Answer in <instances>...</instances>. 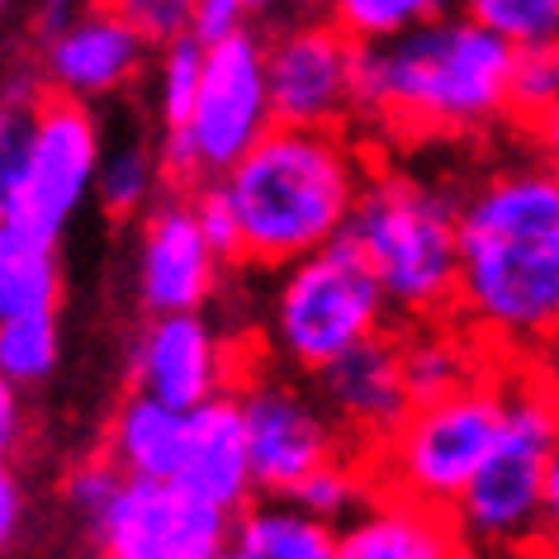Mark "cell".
<instances>
[{"instance_id":"1","label":"cell","mask_w":559,"mask_h":559,"mask_svg":"<svg viewBox=\"0 0 559 559\" xmlns=\"http://www.w3.org/2000/svg\"><path fill=\"white\" fill-rule=\"evenodd\" d=\"M455 318L502 360H550L559 346V171L531 152L460 190Z\"/></svg>"},{"instance_id":"2","label":"cell","mask_w":559,"mask_h":559,"mask_svg":"<svg viewBox=\"0 0 559 559\" xmlns=\"http://www.w3.org/2000/svg\"><path fill=\"white\" fill-rule=\"evenodd\" d=\"M512 48L465 10H445L360 58V123L374 152L469 147L512 129Z\"/></svg>"},{"instance_id":"3","label":"cell","mask_w":559,"mask_h":559,"mask_svg":"<svg viewBox=\"0 0 559 559\" xmlns=\"http://www.w3.org/2000/svg\"><path fill=\"white\" fill-rule=\"evenodd\" d=\"M374 152L352 129L275 123L233 171L214 180L237 237V271H285L352 233Z\"/></svg>"},{"instance_id":"4","label":"cell","mask_w":559,"mask_h":559,"mask_svg":"<svg viewBox=\"0 0 559 559\" xmlns=\"http://www.w3.org/2000/svg\"><path fill=\"white\" fill-rule=\"evenodd\" d=\"M105 129L91 105L48 91L29 67L10 76L0 123V242L58 247L81 204L95 200Z\"/></svg>"},{"instance_id":"5","label":"cell","mask_w":559,"mask_h":559,"mask_svg":"<svg viewBox=\"0 0 559 559\" xmlns=\"http://www.w3.org/2000/svg\"><path fill=\"white\" fill-rule=\"evenodd\" d=\"M346 237L374 265L399 323L455 318L460 190L399 162L394 152H380Z\"/></svg>"},{"instance_id":"6","label":"cell","mask_w":559,"mask_h":559,"mask_svg":"<svg viewBox=\"0 0 559 559\" xmlns=\"http://www.w3.org/2000/svg\"><path fill=\"white\" fill-rule=\"evenodd\" d=\"M559 451V370L502 360V431L484 469L451 508L460 540L484 559L545 536V484Z\"/></svg>"},{"instance_id":"7","label":"cell","mask_w":559,"mask_h":559,"mask_svg":"<svg viewBox=\"0 0 559 559\" xmlns=\"http://www.w3.org/2000/svg\"><path fill=\"white\" fill-rule=\"evenodd\" d=\"M399 328L380 275L352 237L275 271L261 313V356L313 380L332 360Z\"/></svg>"},{"instance_id":"8","label":"cell","mask_w":559,"mask_h":559,"mask_svg":"<svg viewBox=\"0 0 559 559\" xmlns=\"http://www.w3.org/2000/svg\"><path fill=\"white\" fill-rule=\"evenodd\" d=\"M275 129L271 76H265V29H233L204 44V81L186 129L157 133L166 186L204 190L233 171Z\"/></svg>"},{"instance_id":"9","label":"cell","mask_w":559,"mask_h":559,"mask_svg":"<svg viewBox=\"0 0 559 559\" xmlns=\"http://www.w3.org/2000/svg\"><path fill=\"white\" fill-rule=\"evenodd\" d=\"M502 431V366L460 394L413 403V413L370 451L374 479L389 493L451 512L484 469Z\"/></svg>"},{"instance_id":"10","label":"cell","mask_w":559,"mask_h":559,"mask_svg":"<svg viewBox=\"0 0 559 559\" xmlns=\"http://www.w3.org/2000/svg\"><path fill=\"white\" fill-rule=\"evenodd\" d=\"M237 403H242L247 417L251 465H257L261 493L285 498L289 488L304 484L313 469H323L328 460L356 451L337 427V417L328 413V403L318 399V389L304 384V374L271 366L265 356L237 384Z\"/></svg>"},{"instance_id":"11","label":"cell","mask_w":559,"mask_h":559,"mask_svg":"<svg viewBox=\"0 0 559 559\" xmlns=\"http://www.w3.org/2000/svg\"><path fill=\"white\" fill-rule=\"evenodd\" d=\"M360 58H366V48L352 44L318 10L265 29V76H271L275 123L356 133Z\"/></svg>"},{"instance_id":"12","label":"cell","mask_w":559,"mask_h":559,"mask_svg":"<svg viewBox=\"0 0 559 559\" xmlns=\"http://www.w3.org/2000/svg\"><path fill=\"white\" fill-rule=\"evenodd\" d=\"M257 360L261 346L228 337L204 309L147 313L143 332L129 346V389L176 408H200V403L237 394Z\"/></svg>"},{"instance_id":"13","label":"cell","mask_w":559,"mask_h":559,"mask_svg":"<svg viewBox=\"0 0 559 559\" xmlns=\"http://www.w3.org/2000/svg\"><path fill=\"white\" fill-rule=\"evenodd\" d=\"M237 516L176 479H123L91 522L100 559H218L233 550Z\"/></svg>"},{"instance_id":"14","label":"cell","mask_w":559,"mask_h":559,"mask_svg":"<svg viewBox=\"0 0 559 559\" xmlns=\"http://www.w3.org/2000/svg\"><path fill=\"white\" fill-rule=\"evenodd\" d=\"M233 261L223 257L200 218L194 190H166L138 218L133 289L143 313H194L209 309L228 285Z\"/></svg>"},{"instance_id":"15","label":"cell","mask_w":559,"mask_h":559,"mask_svg":"<svg viewBox=\"0 0 559 559\" xmlns=\"http://www.w3.org/2000/svg\"><path fill=\"white\" fill-rule=\"evenodd\" d=\"M62 261L48 242H0V374L29 389L62 356Z\"/></svg>"},{"instance_id":"16","label":"cell","mask_w":559,"mask_h":559,"mask_svg":"<svg viewBox=\"0 0 559 559\" xmlns=\"http://www.w3.org/2000/svg\"><path fill=\"white\" fill-rule=\"evenodd\" d=\"M152 58H157V48H147L115 10L95 0L58 34L38 38L34 72L48 91L67 95V100L105 105L152 76Z\"/></svg>"},{"instance_id":"17","label":"cell","mask_w":559,"mask_h":559,"mask_svg":"<svg viewBox=\"0 0 559 559\" xmlns=\"http://www.w3.org/2000/svg\"><path fill=\"white\" fill-rule=\"evenodd\" d=\"M309 384L318 389V399L328 403V413L337 417V427L346 431V441L356 451H374L413 413V394L408 380H403L399 328L384 332V337H370L342 360H332Z\"/></svg>"},{"instance_id":"18","label":"cell","mask_w":559,"mask_h":559,"mask_svg":"<svg viewBox=\"0 0 559 559\" xmlns=\"http://www.w3.org/2000/svg\"><path fill=\"white\" fill-rule=\"evenodd\" d=\"M176 484L190 493L209 498L223 512H242L247 502L261 498L257 488V465H251V437L237 394H223L214 403L190 408V431H186V455H180Z\"/></svg>"},{"instance_id":"19","label":"cell","mask_w":559,"mask_h":559,"mask_svg":"<svg viewBox=\"0 0 559 559\" xmlns=\"http://www.w3.org/2000/svg\"><path fill=\"white\" fill-rule=\"evenodd\" d=\"M460 550L465 540L451 512L389 488L342 526V559H455Z\"/></svg>"},{"instance_id":"20","label":"cell","mask_w":559,"mask_h":559,"mask_svg":"<svg viewBox=\"0 0 559 559\" xmlns=\"http://www.w3.org/2000/svg\"><path fill=\"white\" fill-rule=\"evenodd\" d=\"M403 346V380H408L413 403H431L445 394L488 380L502 356L484 346L460 318H431V323H399Z\"/></svg>"},{"instance_id":"21","label":"cell","mask_w":559,"mask_h":559,"mask_svg":"<svg viewBox=\"0 0 559 559\" xmlns=\"http://www.w3.org/2000/svg\"><path fill=\"white\" fill-rule=\"evenodd\" d=\"M186 431H190V408H176V403L129 389L119 399L115 417H109L100 451L129 479H176L180 455H186Z\"/></svg>"},{"instance_id":"22","label":"cell","mask_w":559,"mask_h":559,"mask_svg":"<svg viewBox=\"0 0 559 559\" xmlns=\"http://www.w3.org/2000/svg\"><path fill=\"white\" fill-rule=\"evenodd\" d=\"M233 550L247 559H342V526L304 512L295 498L261 493L237 512Z\"/></svg>"},{"instance_id":"23","label":"cell","mask_w":559,"mask_h":559,"mask_svg":"<svg viewBox=\"0 0 559 559\" xmlns=\"http://www.w3.org/2000/svg\"><path fill=\"white\" fill-rule=\"evenodd\" d=\"M166 190L171 186H166V166H162L157 143H147V138L105 143L100 176H95V204L105 209V218L138 223Z\"/></svg>"},{"instance_id":"24","label":"cell","mask_w":559,"mask_h":559,"mask_svg":"<svg viewBox=\"0 0 559 559\" xmlns=\"http://www.w3.org/2000/svg\"><path fill=\"white\" fill-rule=\"evenodd\" d=\"M313 10L337 24L352 44L380 48V44H394V38L423 29L427 20L445 15L451 0H313Z\"/></svg>"},{"instance_id":"25","label":"cell","mask_w":559,"mask_h":559,"mask_svg":"<svg viewBox=\"0 0 559 559\" xmlns=\"http://www.w3.org/2000/svg\"><path fill=\"white\" fill-rule=\"evenodd\" d=\"M374 493H380V479H374L370 451H342L323 469H313L304 484L289 488L285 498H295L304 512L323 516L332 526H346Z\"/></svg>"},{"instance_id":"26","label":"cell","mask_w":559,"mask_h":559,"mask_svg":"<svg viewBox=\"0 0 559 559\" xmlns=\"http://www.w3.org/2000/svg\"><path fill=\"white\" fill-rule=\"evenodd\" d=\"M200 81H204V38L190 34L171 48H157V58H152V115H157V133L186 129Z\"/></svg>"},{"instance_id":"27","label":"cell","mask_w":559,"mask_h":559,"mask_svg":"<svg viewBox=\"0 0 559 559\" xmlns=\"http://www.w3.org/2000/svg\"><path fill=\"white\" fill-rule=\"evenodd\" d=\"M460 10L508 48L559 44V0H460Z\"/></svg>"},{"instance_id":"28","label":"cell","mask_w":559,"mask_h":559,"mask_svg":"<svg viewBox=\"0 0 559 559\" xmlns=\"http://www.w3.org/2000/svg\"><path fill=\"white\" fill-rule=\"evenodd\" d=\"M512 133L540 119L545 109L559 100V44H536V48H512Z\"/></svg>"},{"instance_id":"29","label":"cell","mask_w":559,"mask_h":559,"mask_svg":"<svg viewBox=\"0 0 559 559\" xmlns=\"http://www.w3.org/2000/svg\"><path fill=\"white\" fill-rule=\"evenodd\" d=\"M313 0H200V24L194 38L214 44V38L233 34V29H275L285 20L309 15Z\"/></svg>"},{"instance_id":"30","label":"cell","mask_w":559,"mask_h":559,"mask_svg":"<svg viewBox=\"0 0 559 559\" xmlns=\"http://www.w3.org/2000/svg\"><path fill=\"white\" fill-rule=\"evenodd\" d=\"M147 48H171L194 34L200 24V0H100Z\"/></svg>"},{"instance_id":"31","label":"cell","mask_w":559,"mask_h":559,"mask_svg":"<svg viewBox=\"0 0 559 559\" xmlns=\"http://www.w3.org/2000/svg\"><path fill=\"white\" fill-rule=\"evenodd\" d=\"M123 479H129V474H123L115 460L100 451V455L76 460V465L62 474V498L72 502V512L91 526V522H100V512L109 508V502H115V493L123 488Z\"/></svg>"},{"instance_id":"32","label":"cell","mask_w":559,"mask_h":559,"mask_svg":"<svg viewBox=\"0 0 559 559\" xmlns=\"http://www.w3.org/2000/svg\"><path fill=\"white\" fill-rule=\"evenodd\" d=\"M516 138H522V147L536 162H545V166H555V171H559V100L545 109L540 119H531L526 129H516Z\"/></svg>"},{"instance_id":"33","label":"cell","mask_w":559,"mask_h":559,"mask_svg":"<svg viewBox=\"0 0 559 559\" xmlns=\"http://www.w3.org/2000/svg\"><path fill=\"white\" fill-rule=\"evenodd\" d=\"M24 516H29V488H24V479L15 469H5L0 474V540L5 545L15 540Z\"/></svg>"},{"instance_id":"34","label":"cell","mask_w":559,"mask_h":559,"mask_svg":"<svg viewBox=\"0 0 559 559\" xmlns=\"http://www.w3.org/2000/svg\"><path fill=\"white\" fill-rule=\"evenodd\" d=\"M86 5H95V0H38V10H34V38L58 34L62 24H72Z\"/></svg>"},{"instance_id":"35","label":"cell","mask_w":559,"mask_h":559,"mask_svg":"<svg viewBox=\"0 0 559 559\" xmlns=\"http://www.w3.org/2000/svg\"><path fill=\"white\" fill-rule=\"evenodd\" d=\"M20 427H24L20 389L0 380V445H5V455H15V451H20Z\"/></svg>"},{"instance_id":"36","label":"cell","mask_w":559,"mask_h":559,"mask_svg":"<svg viewBox=\"0 0 559 559\" xmlns=\"http://www.w3.org/2000/svg\"><path fill=\"white\" fill-rule=\"evenodd\" d=\"M545 536L559 540V451L550 460V484H545Z\"/></svg>"},{"instance_id":"37","label":"cell","mask_w":559,"mask_h":559,"mask_svg":"<svg viewBox=\"0 0 559 559\" xmlns=\"http://www.w3.org/2000/svg\"><path fill=\"white\" fill-rule=\"evenodd\" d=\"M498 559H559V540H555V536H536V540L516 545V550L498 555Z\"/></svg>"},{"instance_id":"38","label":"cell","mask_w":559,"mask_h":559,"mask_svg":"<svg viewBox=\"0 0 559 559\" xmlns=\"http://www.w3.org/2000/svg\"><path fill=\"white\" fill-rule=\"evenodd\" d=\"M455 559H484V555H479V550H469V545H465V550H460Z\"/></svg>"},{"instance_id":"39","label":"cell","mask_w":559,"mask_h":559,"mask_svg":"<svg viewBox=\"0 0 559 559\" xmlns=\"http://www.w3.org/2000/svg\"><path fill=\"white\" fill-rule=\"evenodd\" d=\"M218 559H247V555H242V550H223Z\"/></svg>"}]
</instances>
